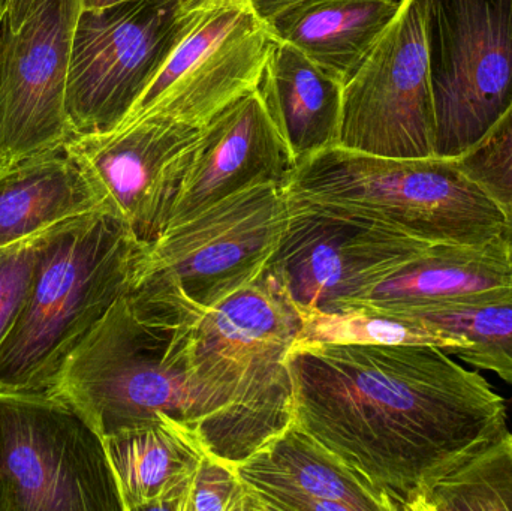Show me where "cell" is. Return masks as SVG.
Here are the masks:
<instances>
[{"label":"cell","mask_w":512,"mask_h":511,"mask_svg":"<svg viewBox=\"0 0 512 511\" xmlns=\"http://www.w3.org/2000/svg\"><path fill=\"white\" fill-rule=\"evenodd\" d=\"M402 0H303L267 23L325 74L345 86L366 59Z\"/></svg>","instance_id":"obj_21"},{"label":"cell","mask_w":512,"mask_h":511,"mask_svg":"<svg viewBox=\"0 0 512 511\" xmlns=\"http://www.w3.org/2000/svg\"><path fill=\"white\" fill-rule=\"evenodd\" d=\"M3 511H123L104 438L51 392L0 390Z\"/></svg>","instance_id":"obj_6"},{"label":"cell","mask_w":512,"mask_h":511,"mask_svg":"<svg viewBox=\"0 0 512 511\" xmlns=\"http://www.w3.org/2000/svg\"><path fill=\"white\" fill-rule=\"evenodd\" d=\"M340 147L385 158H438L426 0H402L343 86Z\"/></svg>","instance_id":"obj_11"},{"label":"cell","mask_w":512,"mask_h":511,"mask_svg":"<svg viewBox=\"0 0 512 511\" xmlns=\"http://www.w3.org/2000/svg\"><path fill=\"white\" fill-rule=\"evenodd\" d=\"M510 296L512 248L499 236L483 245L430 246L363 296L343 303L339 312L358 309L409 317Z\"/></svg>","instance_id":"obj_16"},{"label":"cell","mask_w":512,"mask_h":511,"mask_svg":"<svg viewBox=\"0 0 512 511\" xmlns=\"http://www.w3.org/2000/svg\"><path fill=\"white\" fill-rule=\"evenodd\" d=\"M149 246L107 209L45 231L20 312L0 345V390L41 392L138 281Z\"/></svg>","instance_id":"obj_4"},{"label":"cell","mask_w":512,"mask_h":511,"mask_svg":"<svg viewBox=\"0 0 512 511\" xmlns=\"http://www.w3.org/2000/svg\"><path fill=\"white\" fill-rule=\"evenodd\" d=\"M301 317L303 329L295 344L432 345L451 356L468 345L463 336L415 318L358 309Z\"/></svg>","instance_id":"obj_22"},{"label":"cell","mask_w":512,"mask_h":511,"mask_svg":"<svg viewBox=\"0 0 512 511\" xmlns=\"http://www.w3.org/2000/svg\"><path fill=\"white\" fill-rule=\"evenodd\" d=\"M286 365L294 423L388 511H418L508 429L492 384L432 345L294 344Z\"/></svg>","instance_id":"obj_1"},{"label":"cell","mask_w":512,"mask_h":511,"mask_svg":"<svg viewBox=\"0 0 512 511\" xmlns=\"http://www.w3.org/2000/svg\"><path fill=\"white\" fill-rule=\"evenodd\" d=\"M301 329L300 311L267 267L204 315L192 360L195 434L207 453L242 464L294 423L286 357Z\"/></svg>","instance_id":"obj_3"},{"label":"cell","mask_w":512,"mask_h":511,"mask_svg":"<svg viewBox=\"0 0 512 511\" xmlns=\"http://www.w3.org/2000/svg\"><path fill=\"white\" fill-rule=\"evenodd\" d=\"M200 137L197 126L143 119L72 135L63 147L89 174L108 209L150 246L170 224Z\"/></svg>","instance_id":"obj_14"},{"label":"cell","mask_w":512,"mask_h":511,"mask_svg":"<svg viewBox=\"0 0 512 511\" xmlns=\"http://www.w3.org/2000/svg\"><path fill=\"white\" fill-rule=\"evenodd\" d=\"M123 511H183L206 450L191 429L158 420L104 438Z\"/></svg>","instance_id":"obj_18"},{"label":"cell","mask_w":512,"mask_h":511,"mask_svg":"<svg viewBox=\"0 0 512 511\" xmlns=\"http://www.w3.org/2000/svg\"><path fill=\"white\" fill-rule=\"evenodd\" d=\"M237 468L259 511H388L343 462L297 423Z\"/></svg>","instance_id":"obj_17"},{"label":"cell","mask_w":512,"mask_h":511,"mask_svg":"<svg viewBox=\"0 0 512 511\" xmlns=\"http://www.w3.org/2000/svg\"><path fill=\"white\" fill-rule=\"evenodd\" d=\"M502 237L507 240L508 245L512 248V222L505 227L504 233H502Z\"/></svg>","instance_id":"obj_30"},{"label":"cell","mask_w":512,"mask_h":511,"mask_svg":"<svg viewBox=\"0 0 512 511\" xmlns=\"http://www.w3.org/2000/svg\"><path fill=\"white\" fill-rule=\"evenodd\" d=\"M180 17L176 44L122 122L203 128L259 89L277 39L252 0H182Z\"/></svg>","instance_id":"obj_7"},{"label":"cell","mask_w":512,"mask_h":511,"mask_svg":"<svg viewBox=\"0 0 512 511\" xmlns=\"http://www.w3.org/2000/svg\"><path fill=\"white\" fill-rule=\"evenodd\" d=\"M0 511H3L2 492H0Z\"/></svg>","instance_id":"obj_31"},{"label":"cell","mask_w":512,"mask_h":511,"mask_svg":"<svg viewBox=\"0 0 512 511\" xmlns=\"http://www.w3.org/2000/svg\"><path fill=\"white\" fill-rule=\"evenodd\" d=\"M298 2H303V0H252L256 11H258L265 20L273 17L277 12L282 11V9L295 5V3Z\"/></svg>","instance_id":"obj_28"},{"label":"cell","mask_w":512,"mask_h":511,"mask_svg":"<svg viewBox=\"0 0 512 511\" xmlns=\"http://www.w3.org/2000/svg\"><path fill=\"white\" fill-rule=\"evenodd\" d=\"M44 234L0 248V345L23 305Z\"/></svg>","instance_id":"obj_27"},{"label":"cell","mask_w":512,"mask_h":511,"mask_svg":"<svg viewBox=\"0 0 512 511\" xmlns=\"http://www.w3.org/2000/svg\"><path fill=\"white\" fill-rule=\"evenodd\" d=\"M259 93L295 164L339 146L343 84L294 45L274 42Z\"/></svg>","instance_id":"obj_20"},{"label":"cell","mask_w":512,"mask_h":511,"mask_svg":"<svg viewBox=\"0 0 512 511\" xmlns=\"http://www.w3.org/2000/svg\"><path fill=\"white\" fill-rule=\"evenodd\" d=\"M418 511H512V432L439 480Z\"/></svg>","instance_id":"obj_23"},{"label":"cell","mask_w":512,"mask_h":511,"mask_svg":"<svg viewBox=\"0 0 512 511\" xmlns=\"http://www.w3.org/2000/svg\"><path fill=\"white\" fill-rule=\"evenodd\" d=\"M457 161L462 170L498 204L507 218V225L510 224L512 222V101L484 137Z\"/></svg>","instance_id":"obj_25"},{"label":"cell","mask_w":512,"mask_h":511,"mask_svg":"<svg viewBox=\"0 0 512 511\" xmlns=\"http://www.w3.org/2000/svg\"><path fill=\"white\" fill-rule=\"evenodd\" d=\"M101 209L110 210L65 147L0 168V248Z\"/></svg>","instance_id":"obj_19"},{"label":"cell","mask_w":512,"mask_h":511,"mask_svg":"<svg viewBox=\"0 0 512 511\" xmlns=\"http://www.w3.org/2000/svg\"><path fill=\"white\" fill-rule=\"evenodd\" d=\"M84 0H3L0 168L62 149L72 137L66 84Z\"/></svg>","instance_id":"obj_10"},{"label":"cell","mask_w":512,"mask_h":511,"mask_svg":"<svg viewBox=\"0 0 512 511\" xmlns=\"http://www.w3.org/2000/svg\"><path fill=\"white\" fill-rule=\"evenodd\" d=\"M289 222L285 188L261 183L170 225L147 249L152 279L207 314L254 282Z\"/></svg>","instance_id":"obj_8"},{"label":"cell","mask_w":512,"mask_h":511,"mask_svg":"<svg viewBox=\"0 0 512 511\" xmlns=\"http://www.w3.org/2000/svg\"><path fill=\"white\" fill-rule=\"evenodd\" d=\"M294 167L285 140L255 90L201 128L168 227L251 186L276 183L285 188Z\"/></svg>","instance_id":"obj_15"},{"label":"cell","mask_w":512,"mask_h":511,"mask_svg":"<svg viewBox=\"0 0 512 511\" xmlns=\"http://www.w3.org/2000/svg\"><path fill=\"white\" fill-rule=\"evenodd\" d=\"M3 0H0V8H2Z\"/></svg>","instance_id":"obj_32"},{"label":"cell","mask_w":512,"mask_h":511,"mask_svg":"<svg viewBox=\"0 0 512 511\" xmlns=\"http://www.w3.org/2000/svg\"><path fill=\"white\" fill-rule=\"evenodd\" d=\"M288 203V227L267 269L301 315L339 312L433 246L366 219Z\"/></svg>","instance_id":"obj_13"},{"label":"cell","mask_w":512,"mask_h":511,"mask_svg":"<svg viewBox=\"0 0 512 511\" xmlns=\"http://www.w3.org/2000/svg\"><path fill=\"white\" fill-rule=\"evenodd\" d=\"M408 318L466 338L468 345L453 356L478 371L495 372L512 389V296L499 302L438 309Z\"/></svg>","instance_id":"obj_24"},{"label":"cell","mask_w":512,"mask_h":511,"mask_svg":"<svg viewBox=\"0 0 512 511\" xmlns=\"http://www.w3.org/2000/svg\"><path fill=\"white\" fill-rule=\"evenodd\" d=\"M291 203L366 219L430 245H483L507 218L457 159L385 158L336 146L295 164Z\"/></svg>","instance_id":"obj_5"},{"label":"cell","mask_w":512,"mask_h":511,"mask_svg":"<svg viewBox=\"0 0 512 511\" xmlns=\"http://www.w3.org/2000/svg\"><path fill=\"white\" fill-rule=\"evenodd\" d=\"M117 2H122V0H84V8H104V6L113 5V3Z\"/></svg>","instance_id":"obj_29"},{"label":"cell","mask_w":512,"mask_h":511,"mask_svg":"<svg viewBox=\"0 0 512 511\" xmlns=\"http://www.w3.org/2000/svg\"><path fill=\"white\" fill-rule=\"evenodd\" d=\"M204 315L170 288L138 278L69 354L50 390L102 438L158 420L195 434L192 359Z\"/></svg>","instance_id":"obj_2"},{"label":"cell","mask_w":512,"mask_h":511,"mask_svg":"<svg viewBox=\"0 0 512 511\" xmlns=\"http://www.w3.org/2000/svg\"><path fill=\"white\" fill-rule=\"evenodd\" d=\"M183 511H259V507L237 465L206 453Z\"/></svg>","instance_id":"obj_26"},{"label":"cell","mask_w":512,"mask_h":511,"mask_svg":"<svg viewBox=\"0 0 512 511\" xmlns=\"http://www.w3.org/2000/svg\"><path fill=\"white\" fill-rule=\"evenodd\" d=\"M436 155L459 159L512 101V0H426Z\"/></svg>","instance_id":"obj_9"},{"label":"cell","mask_w":512,"mask_h":511,"mask_svg":"<svg viewBox=\"0 0 512 511\" xmlns=\"http://www.w3.org/2000/svg\"><path fill=\"white\" fill-rule=\"evenodd\" d=\"M182 0H122L81 11L66 84L72 135L111 131L176 44Z\"/></svg>","instance_id":"obj_12"}]
</instances>
